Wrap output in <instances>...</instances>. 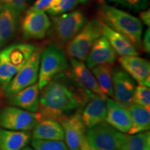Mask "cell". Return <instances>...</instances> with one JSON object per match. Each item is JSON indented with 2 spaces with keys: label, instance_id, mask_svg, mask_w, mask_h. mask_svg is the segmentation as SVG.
Wrapping results in <instances>:
<instances>
[{
  "label": "cell",
  "instance_id": "cell-28",
  "mask_svg": "<svg viewBox=\"0 0 150 150\" xmlns=\"http://www.w3.org/2000/svg\"><path fill=\"white\" fill-rule=\"evenodd\" d=\"M79 0H60L59 2L47 11L51 16H56L72 11L77 6Z\"/></svg>",
  "mask_w": 150,
  "mask_h": 150
},
{
  "label": "cell",
  "instance_id": "cell-36",
  "mask_svg": "<svg viewBox=\"0 0 150 150\" xmlns=\"http://www.w3.org/2000/svg\"><path fill=\"white\" fill-rule=\"evenodd\" d=\"M79 1H81V3H86L88 1V0H79Z\"/></svg>",
  "mask_w": 150,
  "mask_h": 150
},
{
  "label": "cell",
  "instance_id": "cell-37",
  "mask_svg": "<svg viewBox=\"0 0 150 150\" xmlns=\"http://www.w3.org/2000/svg\"><path fill=\"white\" fill-rule=\"evenodd\" d=\"M2 8H3V5L1 4V3H0V12H1V9H2Z\"/></svg>",
  "mask_w": 150,
  "mask_h": 150
},
{
  "label": "cell",
  "instance_id": "cell-3",
  "mask_svg": "<svg viewBox=\"0 0 150 150\" xmlns=\"http://www.w3.org/2000/svg\"><path fill=\"white\" fill-rule=\"evenodd\" d=\"M36 48L29 43H15L0 52V86L3 91L15 74L29 61Z\"/></svg>",
  "mask_w": 150,
  "mask_h": 150
},
{
  "label": "cell",
  "instance_id": "cell-7",
  "mask_svg": "<svg viewBox=\"0 0 150 150\" xmlns=\"http://www.w3.org/2000/svg\"><path fill=\"white\" fill-rule=\"evenodd\" d=\"M102 35V22L93 19L85 24L83 27L65 45V54L69 58L84 61L94 42Z\"/></svg>",
  "mask_w": 150,
  "mask_h": 150
},
{
  "label": "cell",
  "instance_id": "cell-1",
  "mask_svg": "<svg viewBox=\"0 0 150 150\" xmlns=\"http://www.w3.org/2000/svg\"><path fill=\"white\" fill-rule=\"evenodd\" d=\"M38 110L40 120L62 118L81 111L93 94L75 79L70 69L58 74L42 90Z\"/></svg>",
  "mask_w": 150,
  "mask_h": 150
},
{
  "label": "cell",
  "instance_id": "cell-26",
  "mask_svg": "<svg viewBox=\"0 0 150 150\" xmlns=\"http://www.w3.org/2000/svg\"><path fill=\"white\" fill-rule=\"evenodd\" d=\"M31 145L35 150H68L63 140L32 139Z\"/></svg>",
  "mask_w": 150,
  "mask_h": 150
},
{
  "label": "cell",
  "instance_id": "cell-31",
  "mask_svg": "<svg viewBox=\"0 0 150 150\" xmlns=\"http://www.w3.org/2000/svg\"><path fill=\"white\" fill-rule=\"evenodd\" d=\"M60 0H37L30 8L33 10L45 12L59 2Z\"/></svg>",
  "mask_w": 150,
  "mask_h": 150
},
{
  "label": "cell",
  "instance_id": "cell-22",
  "mask_svg": "<svg viewBox=\"0 0 150 150\" xmlns=\"http://www.w3.org/2000/svg\"><path fill=\"white\" fill-rule=\"evenodd\" d=\"M29 131L0 129V150H22L31 140Z\"/></svg>",
  "mask_w": 150,
  "mask_h": 150
},
{
  "label": "cell",
  "instance_id": "cell-15",
  "mask_svg": "<svg viewBox=\"0 0 150 150\" xmlns=\"http://www.w3.org/2000/svg\"><path fill=\"white\" fill-rule=\"evenodd\" d=\"M106 117L105 122L116 130L125 134L131 127V119L128 108L114 99H106Z\"/></svg>",
  "mask_w": 150,
  "mask_h": 150
},
{
  "label": "cell",
  "instance_id": "cell-35",
  "mask_svg": "<svg viewBox=\"0 0 150 150\" xmlns=\"http://www.w3.org/2000/svg\"><path fill=\"white\" fill-rule=\"evenodd\" d=\"M22 150H33V149H32V148L30 147H27V146H26V147L23 148Z\"/></svg>",
  "mask_w": 150,
  "mask_h": 150
},
{
  "label": "cell",
  "instance_id": "cell-14",
  "mask_svg": "<svg viewBox=\"0 0 150 150\" xmlns=\"http://www.w3.org/2000/svg\"><path fill=\"white\" fill-rule=\"evenodd\" d=\"M123 70H125L139 84L150 86L149 62L138 56H121L119 59Z\"/></svg>",
  "mask_w": 150,
  "mask_h": 150
},
{
  "label": "cell",
  "instance_id": "cell-16",
  "mask_svg": "<svg viewBox=\"0 0 150 150\" xmlns=\"http://www.w3.org/2000/svg\"><path fill=\"white\" fill-rule=\"evenodd\" d=\"M106 99L95 95L81 110V117L86 129L106 120Z\"/></svg>",
  "mask_w": 150,
  "mask_h": 150
},
{
  "label": "cell",
  "instance_id": "cell-13",
  "mask_svg": "<svg viewBox=\"0 0 150 150\" xmlns=\"http://www.w3.org/2000/svg\"><path fill=\"white\" fill-rule=\"evenodd\" d=\"M117 54L107 39L102 35L93 43L85 61L90 70L99 65L113 64Z\"/></svg>",
  "mask_w": 150,
  "mask_h": 150
},
{
  "label": "cell",
  "instance_id": "cell-6",
  "mask_svg": "<svg viewBox=\"0 0 150 150\" xmlns=\"http://www.w3.org/2000/svg\"><path fill=\"white\" fill-rule=\"evenodd\" d=\"M69 68L70 64L63 49L49 45L42 50L40 56L38 79L39 88L42 90L52 79Z\"/></svg>",
  "mask_w": 150,
  "mask_h": 150
},
{
  "label": "cell",
  "instance_id": "cell-17",
  "mask_svg": "<svg viewBox=\"0 0 150 150\" xmlns=\"http://www.w3.org/2000/svg\"><path fill=\"white\" fill-rule=\"evenodd\" d=\"M70 69L75 79L83 87L95 95L107 98L101 90L94 74L83 61L70 58Z\"/></svg>",
  "mask_w": 150,
  "mask_h": 150
},
{
  "label": "cell",
  "instance_id": "cell-11",
  "mask_svg": "<svg viewBox=\"0 0 150 150\" xmlns=\"http://www.w3.org/2000/svg\"><path fill=\"white\" fill-rule=\"evenodd\" d=\"M112 91L114 100L128 108L134 104V95L136 88L135 80L125 70L120 67L112 69Z\"/></svg>",
  "mask_w": 150,
  "mask_h": 150
},
{
  "label": "cell",
  "instance_id": "cell-24",
  "mask_svg": "<svg viewBox=\"0 0 150 150\" xmlns=\"http://www.w3.org/2000/svg\"><path fill=\"white\" fill-rule=\"evenodd\" d=\"M112 64L99 65L93 67V74L96 79L99 87L106 97H113L112 72Z\"/></svg>",
  "mask_w": 150,
  "mask_h": 150
},
{
  "label": "cell",
  "instance_id": "cell-5",
  "mask_svg": "<svg viewBox=\"0 0 150 150\" xmlns=\"http://www.w3.org/2000/svg\"><path fill=\"white\" fill-rule=\"evenodd\" d=\"M86 140L91 150H125L126 135L106 122L87 129Z\"/></svg>",
  "mask_w": 150,
  "mask_h": 150
},
{
  "label": "cell",
  "instance_id": "cell-10",
  "mask_svg": "<svg viewBox=\"0 0 150 150\" xmlns=\"http://www.w3.org/2000/svg\"><path fill=\"white\" fill-rule=\"evenodd\" d=\"M50 27L51 20L45 13L29 8L21 22L22 36L29 40H41L47 36Z\"/></svg>",
  "mask_w": 150,
  "mask_h": 150
},
{
  "label": "cell",
  "instance_id": "cell-25",
  "mask_svg": "<svg viewBox=\"0 0 150 150\" xmlns=\"http://www.w3.org/2000/svg\"><path fill=\"white\" fill-rule=\"evenodd\" d=\"M125 150H150L149 130L133 135H126Z\"/></svg>",
  "mask_w": 150,
  "mask_h": 150
},
{
  "label": "cell",
  "instance_id": "cell-4",
  "mask_svg": "<svg viewBox=\"0 0 150 150\" xmlns=\"http://www.w3.org/2000/svg\"><path fill=\"white\" fill-rule=\"evenodd\" d=\"M51 27L47 35L49 42L63 49L81 31L86 23L85 15L74 11L51 17Z\"/></svg>",
  "mask_w": 150,
  "mask_h": 150
},
{
  "label": "cell",
  "instance_id": "cell-33",
  "mask_svg": "<svg viewBox=\"0 0 150 150\" xmlns=\"http://www.w3.org/2000/svg\"><path fill=\"white\" fill-rule=\"evenodd\" d=\"M140 20L143 22L146 26L149 27L150 25V11L149 9L147 11H141L140 13Z\"/></svg>",
  "mask_w": 150,
  "mask_h": 150
},
{
  "label": "cell",
  "instance_id": "cell-8",
  "mask_svg": "<svg viewBox=\"0 0 150 150\" xmlns=\"http://www.w3.org/2000/svg\"><path fill=\"white\" fill-rule=\"evenodd\" d=\"M42 49L37 47L29 61L15 74L4 90L6 97L12 96L22 89L36 83Z\"/></svg>",
  "mask_w": 150,
  "mask_h": 150
},
{
  "label": "cell",
  "instance_id": "cell-29",
  "mask_svg": "<svg viewBox=\"0 0 150 150\" xmlns=\"http://www.w3.org/2000/svg\"><path fill=\"white\" fill-rule=\"evenodd\" d=\"M115 5L120 6L130 10H144L147 7L148 0H108Z\"/></svg>",
  "mask_w": 150,
  "mask_h": 150
},
{
  "label": "cell",
  "instance_id": "cell-32",
  "mask_svg": "<svg viewBox=\"0 0 150 150\" xmlns=\"http://www.w3.org/2000/svg\"><path fill=\"white\" fill-rule=\"evenodd\" d=\"M141 45L143 50L149 53L150 52V29L149 28L146 30L144 37L141 41Z\"/></svg>",
  "mask_w": 150,
  "mask_h": 150
},
{
  "label": "cell",
  "instance_id": "cell-18",
  "mask_svg": "<svg viewBox=\"0 0 150 150\" xmlns=\"http://www.w3.org/2000/svg\"><path fill=\"white\" fill-rule=\"evenodd\" d=\"M40 91L38 84L35 83L8 97L7 102L11 106L36 112L39 108Z\"/></svg>",
  "mask_w": 150,
  "mask_h": 150
},
{
  "label": "cell",
  "instance_id": "cell-34",
  "mask_svg": "<svg viewBox=\"0 0 150 150\" xmlns=\"http://www.w3.org/2000/svg\"><path fill=\"white\" fill-rule=\"evenodd\" d=\"M81 150H91V148L89 147L88 145L87 144V142H86V138H84L83 140V142L81 144Z\"/></svg>",
  "mask_w": 150,
  "mask_h": 150
},
{
  "label": "cell",
  "instance_id": "cell-19",
  "mask_svg": "<svg viewBox=\"0 0 150 150\" xmlns=\"http://www.w3.org/2000/svg\"><path fill=\"white\" fill-rule=\"evenodd\" d=\"M20 14L13 8L3 6L0 12V49L16 34L20 24Z\"/></svg>",
  "mask_w": 150,
  "mask_h": 150
},
{
  "label": "cell",
  "instance_id": "cell-9",
  "mask_svg": "<svg viewBox=\"0 0 150 150\" xmlns=\"http://www.w3.org/2000/svg\"><path fill=\"white\" fill-rule=\"evenodd\" d=\"M40 120L38 112H33L14 106H7L0 110V126L13 131H30Z\"/></svg>",
  "mask_w": 150,
  "mask_h": 150
},
{
  "label": "cell",
  "instance_id": "cell-20",
  "mask_svg": "<svg viewBox=\"0 0 150 150\" xmlns=\"http://www.w3.org/2000/svg\"><path fill=\"white\" fill-rule=\"evenodd\" d=\"M102 35L106 38L118 55L121 56H138L139 52L134 45L124 35L114 31L102 22Z\"/></svg>",
  "mask_w": 150,
  "mask_h": 150
},
{
  "label": "cell",
  "instance_id": "cell-27",
  "mask_svg": "<svg viewBox=\"0 0 150 150\" xmlns=\"http://www.w3.org/2000/svg\"><path fill=\"white\" fill-rule=\"evenodd\" d=\"M134 103L139 104L150 109V90L149 87H147L145 85L139 84L136 86L134 95Z\"/></svg>",
  "mask_w": 150,
  "mask_h": 150
},
{
  "label": "cell",
  "instance_id": "cell-12",
  "mask_svg": "<svg viewBox=\"0 0 150 150\" xmlns=\"http://www.w3.org/2000/svg\"><path fill=\"white\" fill-rule=\"evenodd\" d=\"M61 124L64 132V140L70 150H81L86 137V128L81 117V111L62 118Z\"/></svg>",
  "mask_w": 150,
  "mask_h": 150
},
{
  "label": "cell",
  "instance_id": "cell-30",
  "mask_svg": "<svg viewBox=\"0 0 150 150\" xmlns=\"http://www.w3.org/2000/svg\"><path fill=\"white\" fill-rule=\"evenodd\" d=\"M27 0H0V3L3 6L10 7L21 14L27 8Z\"/></svg>",
  "mask_w": 150,
  "mask_h": 150
},
{
  "label": "cell",
  "instance_id": "cell-23",
  "mask_svg": "<svg viewBox=\"0 0 150 150\" xmlns=\"http://www.w3.org/2000/svg\"><path fill=\"white\" fill-rule=\"evenodd\" d=\"M128 110L131 119V127L128 131V134L133 135L149 130V110L135 103L129 106Z\"/></svg>",
  "mask_w": 150,
  "mask_h": 150
},
{
  "label": "cell",
  "instance_id": "cell-21",
  "mask_svg": "<svg viewBox=\"0 0 150 150\" xmlns=\"http://www.w3.org/2000/svg\"><path fill=\"white\" fill-rule=\"evenodd\" d=\"M32 139L64 140V132L59 122L52 119L39 120L33 129Z\"/></svg>",
  "mask_w": 150,
  "mask_h": 150
},
{
  "label": "cell",
  "instance_id": "cell-2",
  "mask_svg": "<svg viewBox=\"0 0 150 150\" xmlns=\"http://www.w3.org/2000/svg\"><path fill=\"white\" fill-rule=\"evenodd\" d=\"M99 20L108 27L124 35L136 48L141 46L142 24L140 19L115 7L100 5Z\"/></svg>",
  "mask_w": 150,
  "mask_h": 150
}]
</instances>
